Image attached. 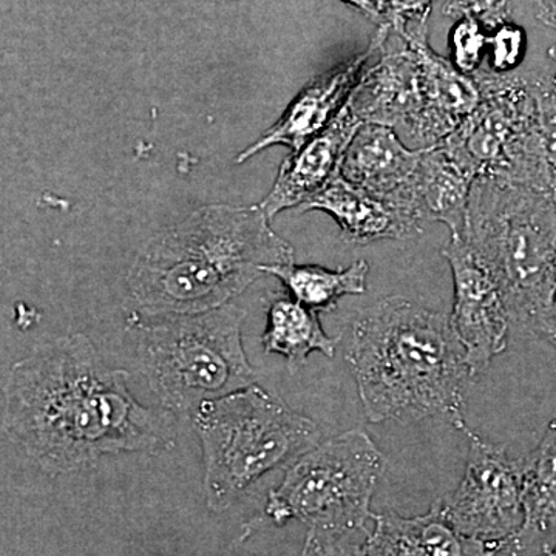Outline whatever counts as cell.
<instances>
[{
	"label": "cell",
	"instance_id": "22",
	"mask_svg": "<svg viewBox=\"0 0 556 556\" xmlns=\"http://www.w3.org/2000/svg\"><path fill=\"white\" fill-rule=\"evenodd\" d=\"M452 62L457 70L475 76L481 70L482 56L489 49V35L485 27L475 20H459L450 33Z\"/></svg>",
	"mask_w": 556,
	"mask_h": 556
},
{
	"label": "cell",
	"instance_id": "21",
	"mask_svg": "<svg viewBox=\"0 0 556 556\" xmlns=\"http://www.w3.org/2000/svg\"><path fill=\"white\" fill-rule=\"evenodd\" d=\"M265 274L277 277L291 298L320 313L338 308L340 299L346 295L367 292L369 265L365 260H357L345 269L332 270L289 262L266 266Z\"/></svg>",
	"mask_w": 556,
	"mask_h": 556
},
{
	"label": "cell",
	"instance_id": "26",
	"mask_svg": "<svg viewBox=\"0 0 556 556\" xmlns=\"http://www.w3.org/2000/svg\"><path fill=\"white\" fill-rule=\"evenodd\" d=\"M514 0H447L444 13L453 20H475L485 28H496L510 21Z\"/></svg>",
	"mask_w": 556,
	"mask_h": 556
},
{
	"label": "cell",
	"instance_id": "27",
	"mask_svg": "<svg viewBox=\"0 0 556 556\" xmlns=\"http://www.w3.org/2000/svg\"><path fill=\"white\" fill-rule=\"evenodd\" d=\"M348 5L353 7L358 13L376 22L378 27L388 25V13H390V0H343Z\"/></svg>",
	"mask_w": 556,
	"mask_h": 556
},
{
	"label": "cell",
	"instance_id": "28",
	"mask_svg": "<svg viewBox=\"0 0 556 556\" xmlns=\"http://www.w3.org/2000/svg\"><path fill=\"white\" fill-rule=\"evenodd\" d=\"M538 20L556 30V0H535Z\"/></svg>",
	"mask_w": 556,
	"mask_h": 556
},
{
	"label": "cell",
	"instance_id": "25",
	"mask_svg": "<svg viewBox=\"0 0 556 556\" xmlns=\"http://www.w3.org/2000/svg\"><path fill=\"white\" fill-rule=\"evenodd\" d=\"M437 0H390L388 27L402 40L428 39V20Z\"/></svg>",
	"mask_w": 556,
	"mask_h": 556
},
{
	"label": "cell",
	"instance_id": "23",
	"mask_svg": "<svg viewBox=\"0 0 556 556\" xmlns=\"http://www.w3.org/2000/svg\"><path fill=\"white\" fill-rule=\"evenodd\" d=\"M367 529H309L300 556H369Z\"/></svg>",
	"mask_w": 556,
	"mask_h": 556
},
{
	"label": "cell",
	"instance_id": "13",
	"mask_svg": "<svg viewBox=\"0 0 556 556\" xmlns=\"http://www.w3.org/2000/svg\"><path fill=\"white\" fill-rule=\"evenodd\" d=\"M361 126L346 102L327 129L291 152L268 195L258 204L266 217L273 219L288 208H300L327 188L340 174L348 146Z\"/></svg>",
	"mask_w": 556,
	"mask_h": 556
},
{
	"label": "cell",
	"instance_id": "19",
	"mask_svg": "<svg viewBox=\"0 0 556 556\" xmlns=\"http://www.w3.org/2000/svg\"><path fill=\"white\" fill-rule=\"evenodd\" d=\"M525 525L510 546H554L556 541V419L538 447L521 459Z\"/></svg>",
	"mask_w": 556,
	"mask_h": 556
},
{
	"label": "cell",
	"instance_id": "12",
	"mask_svg": "<svg viewBox=\"0 0 556 556\" xmlns=\"http://www.w3.org/2000/svg\"><path fill=\"white\" fill-rule=\"evenodd\" d=\"M387 42L378 64L365 70L348 105L362 124L391 127L405 139L424 109L422 68L404 40L391 50Z\"/></svg>",
	"mask_w": 556,
	"mask_h": 556
},
{
	"label": "cell",
	"instance_id": "20",
	"mask_svg": "<svg viewBox=\"0 0 556 556\" xmlns=\"http://www.w3.org/2000/svg\"><path fill=\"white\" fill-rule=\"evenodd\" d=\"M339 340L325 332L317 311L308 308L291 295L270 299L263 346L266 353L280 354L287 358L291 375L306 364L311 353L317 351L329 358L334 357Z\"/></svg>",
	"mask_w": 556,
	"mask_h": 556
},
{
	"label": "cell",
	"instance_id": "15",
	"mask_svg": "<svg viewBox=\"0 0 556 556\" xmlns=\"http://www.w3.org/2000/svg\"><path fill=\"white\" fill-rule=\"evenodd\" d=\"M420 155L422 150L408 148L391 127L362 124L348 146L340 175L351 185L408 211V190Z\"/></svg>",
	"mask_w": 556,
	"mask_h": 556
},
{
	"label": "cell",
	"instance_id": "14",
	"mask_svg": "<svg viewBox=\"0 0 556 556\" xmlns=\"http://www.w3.org/2000/svg\"><path fill=\"white\" fill-rule=\"evenodd\" d=\"M401 39V38H399ZM419 58L422 68L424 109L404 139L408 148H434L447 139L478 109L481 89L477 79L431 50L428 39L404 40Z\"/></svg>",
	"mask_w": 556,
	"mask_h": 556
},
{
	"label": "cell",
	"instance_id": "8",
	"mask_svg": "<svg viewBox=\"0 0 556 556\" xmlns=\"http://www.w3.org/2000/svg\"><path fill=\"white\" fill-rule=\"evenodd\" d=\"M473 78L481 102L442 148L477 179H503L555 197V172L527 78L485 70Z\"/></svg>",
	"mask_w": 556,
	"mask_h": 556
},
{
	"label": "cell",
	"instance_id": "3",
	"mask_svg": "<svg viewBox=\"0 0 556 556\" xmlns=\"http://www.w3.org/2000/svg\"><path fill=\"white\" fill-rule=\"evenodd\" d=\"M346 362L371 424L447 417L467 426L463 409L471 376L450 317L393 295L362 313Z\"/></svg>",
	"mask_w": 556,
	"mask_h": 556
},
{
	"label": "cell",
	"instance_id": "10",
	"mask_svg": "<svg viewBox=\"0 0 556 556\" xmlns=\"http://www.w3.org/2000/svg\"><path fill=\"white\" fill-rule=\"evenodd\" d=\"M442 255L452 269L455 287L450 321L466 350L471 376L477 378L497 354L506 351L511 329L506 300L495 278L463 237H452Z\"/></svg>",
	"mask_w": 556,
	"mask_h": 556
},
{
	"label": "cell",
	"instance_id": "29",
	"mask_svg": "<svg viewBox=\"0 0 556 556\" xmlns=\"http://www.w3.org/2000/svg\"><path fill=\"white\" fill-rule=\"evenodd\" d=\"M507 551L508 556H551L548 555V546H511Z\"/></svg>",
	"mask_w": 556,
	"mask_h": 556
},
{
	"label": "cell",
	"instance_id": "1",
	"mask_svg": "<svg viewBox=\"0 0 556 556\" xmlns=\"http://www.w3.org/2000/svg\"><path fill=\"white\" fill-rule=\"evenodd\" d=\"M129 382L87 336L51 340L10 368L3 433L50 475L83 470L105 455L166 448V419L139 404Z\"/></svg>",
	"mask_w": 556,
	"mask_h": 556
},
{
	"label": "cell",
	"instance_id": "4",
	"mask_svg": "<svg viewBox=\"0 0 556 556\" xmlns=\"http://www.w3.org/2000/svg\"><path fill=\"white\" fill-rule=\"evenodd\" d=\"M463 239L501 288L511 329L556 348L555 197L478 178Z\"/></svg>",
	"mask_w": 556,
	"mask_h": 556
},
{
	"label": "cell",
	"instance_id": "11",
	"mask_svg": "<svg viewBox=\"0 0 556 556\" xmlns=\"http://www.w3.org/2000/svg\"><path fill=\"white\" fill-rule=\"evenodd\" d=\"M390 35L391 28L382 25L364 53L321 73L306 84L305 89L288 105L281 118L254 144L241 152L237 161L244 163L273 146H287L291 152H295L327 129L340 110L345 108L351 93L367 70L368 61L382 50Z\"/></svg>",
	"mask_w": 556,
	"mask_h": 556
},
{
	"label": "cell",
	"instance_id": "9",
	"mask_svg": "<svg viewBox=\"0 0 556 556\" xmlns=\"http://www.w3.org/2000/svg\"><path fill=\"white\" fill-rule=\"evenodd\" d=\"M460 431L468 439L466 471L459 485L433 504L457 532L507 551L525 525L521 459L467 426Z\"/></svg>",
	"mask_w": 556,
	"mask_h": 556
},
{
	"label": "cell",
	"instance_id": "17",
	"mask_svg": "<svg viewBox=\"0 0 556 556\" xmlns=\"http://www.w3.org/2000/svg\"><path fill=\"white\" fill-rule=\"evenodd\" d=\"M369 556H496L503 546L457 532L437 506L422 517L405 518L394 511L372 514Z\"/></svg>",
	"mask_w": 556,
	"mask_h": 556
},
{
	"label": "cell",
	"instance_id": "16",
	"mask_svg": "<svg viewBox=\"0 0 556 556\" xmlns=\"http://www.w3.org/2000/svg\"><path fill=\"white\" fill-rule=\"evenodd\" d=\"M327 212L351 244H371L379 240H408L422 232V222L393 201L380 199L338 175L303 204L300 212Z\"/></svg>",
	"mask_w": 556,
	"mask_h": 556
},
{
	"label": "cell",
	"instance_id": "2",
	"mask_svg": "<svg viewBox=\"0 0 556 556\" xmlns=\"http://www.w3.org/2000/svg\"><path fill=\"white\" fill-rule=\"evenodd\" d=\"M294 248L260 206L211 204L149 241L127 276L130 327L229 305Z\"/></svg>",
	"mask_w": 556,
	"mask_h": 556
},
{
	"label": "cell",
	"instance_id": "7",
	"mask_svg": "<svg viewBox=\"0 0 556 556\" xmlns=\"http://www.w3.org/2000/svg\"><path fill=\"white\" fill-rule=\"evenodd\" d=\"M387 456L362 428L320 442L288 467L270 490L265 515L278 527L305 522L309 529H367L371 501L386 473Z\"/></svg>",
	"mask_w": 556,
	"mask_h": 556
},
{
	"label": "cell",
	"instance_id": "30",
	"mask_svg": "<svg viewBox=\"0 0 556 556\" xmlns=\"http://www.w3.org/2000/svg\"><path fill=\"white\" fill-rule=\"evenodd\" d=\"M548 56H551V60L554 61L556 67V43L554 47H552L551 50H548Z\"/></svg>",
	"mask_w": 556,
	"mask_h": 556
},
{
	"label": "cell",
	"instance_id": "24",
	"mask_svg": "<svg viewBox=\"0 0 556 556\" xmlns=\"http://www.w3.org/2000/svg\"><path fill=\"white\" fill-rule=\"evenodd\" d=\"M490 72L511 75L526 56L527 36L519 25L506 22L489 36Z\"/></svg>",
	"mask_w": 556,
	"mask_h": 556
},
{
	"label": "cell",
	"instance_id": "18",
	"mask_svg": "<svg viewBox=\"0 0 556 556\" xmlns=\"http://www.w3.org/2000/svg\"><path fill=\"white\" fill-rule=\"evenodd\" d=\"M475 181L441 144L424 149L408 190V211L422 223H444L452 237H464Z\"/></svg>",
	"mask_w": 556,
	"mask_h": 556
},
{
	"label": "cell",
	"instance_id": "31",
	"mask_svg": "<svg viewBox=\"0 0 556 556\" xmlns=\"http://www.w3.org/2000/svg\"><path fill=\"white\" fill-rule=\"evenodd\" d=\"M548 555L556 556V541H555L554 546L548 547Z\"/></svg>",
	"mask_w": 556,
	"mask_h": 556
},
{
	"label": "cell",
	"instance_id": "6",
	"mask_svg": "<svg viewBox=\"0 0 556 556\" xmlns=\"http://www.w3.org/2000/svg\"><path fill=\"white\" fill-rule=\"evenodd\" d=\"M244 311L229 303L206 313L130 327L149 387L161 405L193 416L207 404L254 386L243 346Z\"/></svg>",
	"mask_w": 556,
	"mask_h": 556
},
{
	"label": "cell",
	"instance_id": "5",
	"mask_svg": "<svg viewBox=\"0 0 556 556\" xmlns=\"http://www.w3.org/2000/svg\"><path fill=\"white\" fill-rule=\"evenodd\" d=\"M203 450V490L215 514L228 510L258 479L291 466L320 444V427L254 386L201 405L192 416Z\"/></svg>",
	"mask_w": 556,
	"mask_h": 556
}]
</instances>
